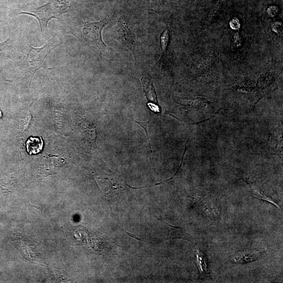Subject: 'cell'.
Segmentation results:
<instances>
[{"label": "cell", "mask_w": 283, "mask_h": 283, "mask_svg": "<svg viewBox=\"0 0 283 283\" xmlns=\"http://www.w3.org/2000/svg\"><path fill=\"white\" fill-rule=\"evenodd\" d=\"M55 38V36L52 37L42 48H31L26 58V65L33 74L40 68H47L45 64L47 57L54 49L60 45Z\"/></svg>", "instance_id": "7a4b0ae2"}, {"label": "cell", "mask_w": 283, "mask_h": 283, "mask_svg": "<svg viewBox=\"0 0 283 283\" xmlns=\"http://www.w3.org/2000/svg\"><path fill=\"white\" fill-rule=\"evenodd\" d=\"M141 81L149 110L156 114H161V107L159 104L157 94L153 82L147 77H142Z\"/></svg>", "instance_id": "5b68a950"}, {"label": "cell", "mask_w": 283, "mask_h": 283, "mask_svg": "<svg viewBox=\"0 0 283 283\" xmlns=\"http://www.w3.org/2000/svg\"><path fill=\"white\" fill-rule=\"evenodd\" d=\"M265 252V250L255 249L239 251L231 258V263L236 264H246L257 259Z\"/></svg>", "instance_id": "8992f818"}, {"label": "cell", "mask_w": 283, "mask_h": 283, "mask_svg": "<svg viewBox=\"0 0 283 283\" xmlns=\"http://www.w3.org/2000/svg\"><path fill=\"white\" fill-rule=\"evenodd\" d=\"M108 23V20L106 18L97 23L85 24L82 29V39L88 45L99 50L107 49L102 40V32Z\"/></svg>", "instance_id": "3957f363"}, {"label": "cell", "mask_w": 283, "mask_h": 283, "mask_svg": "<svg viewBox=\"0 0 283 283\" xmlns=\"http://www.w3.org/2000/svg\"><path fill=\"white\" fill-rule=\"evenodd\" d=\"M115 37L121 45L132 52L135 56L137 40L134 32L121 18L118 19L117 26L114 30Z\"/></svg>", "instance_id": "277c9868"}, {"label": "cell", "mask_w": 283, "mask_h": 283, "mask_svg": "<svg viewBox=\"0 0 283 283\" xmlns=\"http://www.w3.org/2000/svg\"><path fill=\"white\" fill-rule=\"evenodd\" d=\"M195 253H197V265L200 271L201 278H205L210 275L207 257L205 254L198 248Z\"/></svg>", "instance_id": "52a82bcc"}, {"label": "cell", "mask_w": 283, "mask_h": 283, "mask_svg": "<svg viewBox=\"0 0 283 283\" xmlns=\"http://www.w3.org/2000/svg\"><path fill=\"white\" fill-rule=\"evenodd\" d=\"M70 6V0H50L46 5L20 14H28L36 18L39 21L41 32L45 33L48 30L49 21L68 12Z\"/></svg>", "instance_id": "6da1fadb"}, {"label": "cell", "mask_w": 283, "mask_h": 283, "mask_svg": "<svg viewBox=\"0 0 283 283\" xmlns=\"http://www.w3.org/2000/svg\"><path fill=\"white\" fill-rule=\"evenodd\" d=\"M3 117V113L1 111H0V118H1Z\"/></svg>", "instance_id": "7c38bea8"}, {"label": "cell", "mask_w": 283, "mask_h": 283, "mask_svg": "<svg viewBox=\"0 0 283 283\" xmlns=\"http://www.w3.org/2000/svg\"><path fill=\"white\" fill-rule=\"evenodd\" d=\"M230 26L232 29L237 30L240 28L241 25L237 18H233L230 23Z\"/></svg>", "instance_id": "8fae6325"}, {"label": "cell", "mask_w": 283, "mask_h": 283, "mask_svg": "<svg viewBox=\"0 0 283 283\" xmlns=\"http://www.w3.org/2000/svg\"><path fill=\"white\" fill-rule=\"evenodd\" d=\"M136 122L137 123H138L140 126H141L144 128V129L145 130V132L146 134V136H147L148 140L149 143L150 148L151 149V151H152L150 143V140L149 139L148 135V133H147V126H148L149 121H145V122H141V121L140 122V121H136Z\"/></svg>", "instance_id": "30bf717a"}, {"label": "cell", "mask_w": 283, "mask_h": 283, "mask_svg": "<svg viewBox=\"0 0 283 283\" xmlns=\"http://www.w3.org/2000/svg\"><path fill=\"white\" fill-rule=\"evenodd\" d=\"M43 142L41 138L31 137L27 142V151L30 155H36L42 149Z\"/></svg>", "instance_id": "9c48e42d"}, {"label": "cell", "mask_w": 283, "mask_h": 283, "mask_svg": "<svg viewBox=\"0 0 283 283\" xmlns=\"http://www.w3.org/2000/svg\"><path fill=\"white\" fill-rule=\"evenodd\" d=\"M170 38V33L169 28H166L160 37L161 45L162 49V55L158 64L160 65L164 63L168 55V50Z\"/></svg>", "instance_id": "ba28073f"}]
</instances>
